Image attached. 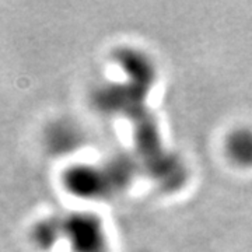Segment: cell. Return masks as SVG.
Instances as JSON below:
<instances>
[{"mask_svg": "<svg viewBox=\"0 0 252 252\" xmlns=\"http://www.w3.org/2000/svg\"><path fill=\"white\" fill-rule=\"evenodd\" d=\"M225 153L237 165H252V129L238 127L228 133L225 140Z\"/></svg>", "mask_w": 252, "mask_h": 252, "instance_id": "cell-3", "label": "cell"}, {"mask_svg": "<svg viewBox=\"0 0 252 252\" xmlns=\"http://www.w3.org/2000/svg\"><path fill=\"white\" fill-rule=\"evenodd\" d=\"M46 146L55 154L69 153L76 149L80 140V133L77 129L67 122L54 124L49 126L45 135Z\"/></svg>", "mask_w": 252, "mask_h": 252, "instance_id": "cell-4", "label": "cell"}, {"mask_svg": "<svg viewBox=\"0 0 252 252\" xmlns=\"http://www.w3.org/2000/svg\"><path fill=\"white\" fill-rule=\"evenodd\" d=\"M63 182L70 193L80 198H95L108 192L109 180L107 172L91 165H74L63 175Z\"/></svg>", "mask_w": 252, "mask_h": 252, "instance_id": "cell-2", "label": "cell"}, {"mask_svg": "<svg viewBox=\"0 0 252 252\" xmlns=\"http://www.w3.org/2000/svg\"><path fill=\"white\" fill-rule=\"evenodd\" d=\"M63 237L74 252H101L104 248L102 225L90 215H72L63 220Z\"/></svg>", "mask_w": 252, "mask_h": 252, "instance_id": "cell-1", "label": "cell"}, {"mask_svg": "<svg viewBox=\"0 0 252 252\" xmlns=\"http://www.w3.org/2000/svg\"><path fill=\"white\" fill-rule=\"evenodd\" d=\"M63 237V220L48 217L38 221L31 231V238L38 248L49 250Z\"/></svg>", "mask_w": 252, "mask_h": 252, "instance_id": "cell-5", "label": "cell"}]
</instances>
